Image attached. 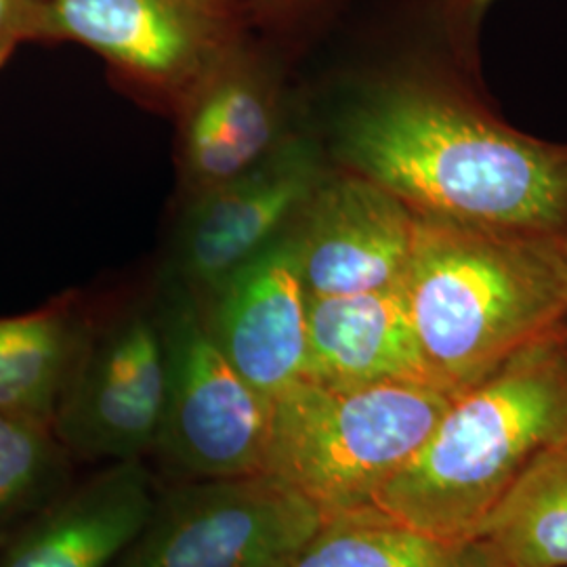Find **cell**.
Masks as SVG:
<instances>
[{
    "mask_svg": "<svg viewBox=\"0 0 567 567\" xmlns=\"http://www.w3.org/2000/svg\"><path fill=\"white\" fill-rule=\"evenodd\" d=\"M286 567H494L475 543H446L374 508L324 522Z\"/></svg>",
    "mask_w": 567,
    "mask_h": 567,
    "instance_id": "obj_17",
    "label": "cell"
},
{
    "mask_svg": "<svg viewBox=\"0 0 567 567\" xmlns=\"http://www.w3.org/2000/svg\"><path fill=\"white\" fill-rule=\"evenodd\" d=\"M324 519L267 473L196 480L156 498L112 567H286Z\"/></svg>",
    "mask_w": 567,
    "mask_h": 567,
    "instance_id": "obj_6",
    "label": "cell"
},
{
    "mask_svg": "<svg viewBox=\"0 0 567 567\" xmlns=\"http://www.w3.org/2000/svg\"><path fill=\"white\" fill-rule=\"evenodd\" d=\"M305 379L328 385L412 383L447 389L426 362L402 286L307 297Z\"/></svg>",
    "mask_w": 567,
    "mask_h": 567,
    "instance_id": "obj_14",
    "label": "cell"
},
{
    "mask_svg": "<svg viewBox=\"0 0 567 567\" xmlns=\"http://www.w3.org/2000/svg\"><path fill=\"white\" fill-rule=\"evenodd\" d=\"M446 32L458 51H468L475 42L480 23L494 0H440Z\"/></svg>",
    "mask_w": 567,
    "mask_h": 567,
    "instance_id": "obj_20",
    "label": "cell"
},
{
    "mask_svg": "<svg viewBox=\"0 0 567 567\" xmlns=\"http://www.w3.org/2000/svg\"><path fill=\"white\" fill-rule=\"evenodd\" d=\"M416 224L402 198L364 175L322 179L290 231L307 297L402 286Z\"/></svg>",
    "mask_w": 567,
    "mask_h": 567,
    "instance_id": "obj_9",
    "label": "cell"
},
{
    "mask_svg": "<svg viewBox=\"0 0 567 567\" xmlns=\"http://www.w3.org/2000/svg\"><path fill=\"white\" fill-rule=\"evenodd\" d=\"M456 393L301 379L271 402L264 473L299 492L324 522L372 508L377 492L421 450Z\"/></svg>",
    "mask_w": 567,
    "mask_h": 567,
    "instance_id": "obj_4",
    "label": "cell"
},
{
    "mask_svg": "<svg viewBox=\"0 0 567 567\" xmlns=\"http://www.w3.org/2000/svg\"><path fill=\"white\" fill-rule=\"evenodd\" d=\"M44 0H0V68L23 42L42 41Z\"/></svg>",
    "mask_w": 567,
    "mask_h": 567,
    "instance_id": "obj_19",
    "label": "cell"
},
{
    "mask_svg": "<svg viewBox=\"0 0 567 567\" xmlns=\"http://www.w3.org/2000/svg\"><path fill=\"white\" fill-rule=\"evenodd\" d=\"M322 182L307 143L286 142L234 182L192 198L182 236L183 276L206 295L278 243Z\"/></svg>",
    "mask_w": 567,
    "mask_h": 567,
    "instance_id": "obj_10",
    "label": "cell"
},
{
    "mask_svg": "<svg viewBox=\"0 0 567 567\" xmlns=\"http://www.w3.org/2000/svg\"><path fill=\"white\" fill-rule=\"evenodd\" d=\"M164 405L166 353L161 320L131 313L100 337L91 332L53 429L72 456L135 461L156 450Z\"/></svg>",
    "mask_w": 567,
    "mask_h": 567,
    "instance_id": "obj_8",
    "label": "cell"
},
{
    "mask_svg": "<svg viewBox=\"0 0 567 567\" xmlns=\"http://www.w3.org/2000/svg\"><path fill=\"white\" fill-rule=\"evenodd\" d=\"M208 297L204 316L215 341L269 404L305 379L307 292L290 231Z\"/></svg>",
    "mask_w": 567,
    "mask_h": 567,
    "instance_id": "obj_11",
    "label": "cell"
},
{
    "mask_svg": "<svg viewBox=\"0 0 567 567\" xmlns=\"http://www.w3.org/2000/svg\"><path fill=\"white\" fill-rule=\"evenodd\" d=\"M402 290L426 362L452 391L482 381L567 318L553 236L419 215Z\"/></svg>",
    "mask_w": 567,
    "mask_h": 567,
    "instance_id": "obj_3",
    "label": "cell"
},
{
    "mask_svg": "<svg viewBox=\"0 0 567 567\" xmlns=\"http://www.w3.org/2000/svg\"><path fill=\"white\" fill-rule=\"evenodd\" d=\"M156 498L142 458L110 463L18 527L0 567H112L142 534Z\"/></svg>",
    "mask_w": 567,
    "mask_h": 567,
    "instance_id": "obj_12",
    "label": "cell"
},
{
    "mask_svg": "<svg viewBox=\"0 0 567 567\" xmlns=\"http://www.w3.org/2000/svg\"><path fill=\"white\" fill-rule=\"evenodd\" d=\"M70 456L51 423L0 410V538L65 492Z\"/></svg>",
    "mask_w": 567,
    "mask_h": 567,
    "instance_id": "obj_18",
    "label": "cell"
},
{
    "mask_svg": "<svg viewBox=\"0 0 567 567\" xmlns=\"http://www.w3.org/2000/svg\"><path fill=\"white\" fill-rule=\"evenodd\" d=\"M553 244H555V252H557V259H559V265L564 269L567 282V227L561 234L553 236Z\"/></svg>",
    "mask_w": 567,
    "mask_h": 567,
    "instance_id": "obj_22",
    "label": "cell"
},
{
    "mask_svg": "<svg viewBox=\"0 0 567 567\" xmlns=\"http://www.w3.org/2000/svg\"><path fill=\"white\" fill-rule=\"evenodd\" d=\"M339 154L421 217L524 236L567 227V145L508 128L442 79L377 86L347 112Z\"/></svg>",
    "mask_w": 567,
    "mask_h": 567,
    "instance_id": "obj_1",
    "label": "cell"
},
{
    "mask_svg": "<svg viewBox=\"0 0 567 567\" xmlns=\"http://www.w3.org/2000/svg\"><path fill=\"white\" fill-rule=\"evenodd\" d=\"M42 41L79 42L145 100L182 112L244 39L225 0H44Z\"/></svg>",
    "mask_w": 567,
    "mask_h": 567,
    "instance_id": "obj_5",
    "label": "cell"
},
{
    "mask_svg": "<svg viewBox=\"0 0 567 567\" xmlns=\"http://www.w3.org/2000/svg\"><path fill=\"white\" fill-rule=\"evenodd\" d=\"M183 182L196 198L269 158L284 137L274 79L240 44L182 107Z\"/></svg>",
    "mask_w": 567,
    "mask_h": 567,
    "instance_id": "obj_13",
    "label": "cell"
},
{
    "mask_svg": "<svg viewBox=\"0 0 567 567\" xmlns=\"http://www.w3.org/2000/svg\"><path fill=\"white\" fill-rule=\"evenodd\" d=\"M243 20L244 13H252L259 18H284L295 16L318 0H225Z\"/></svg>",
    "mask_w": 567,
    "mask_h": 567,
    "instance_id": "obj_21",
    "label": "cell"
},
{
    "mask_svg": "<svg viewBox=\"0 0 567 567\" xmlns=\"http://www.w3.org/2000/svg\"><path fill=\"white\" fill-rule=\"evenodd\" d=\"M161 328L166 405L156 452L194 480L264 473L271 404L225 358L198 305H173Z\"/></svg>",
    "mask_w": 567,
    "mask_h": 567,
    "instance_id": "obj_7",
    "label": "cell"
},
{
    "mask_svg": "<svg viewBox=\"0 0 567 567\" xmlns=\"http://www.w3.org/2000/svg\"><path fill=\"white\" fill-rule=\"evenodd\" d=\"M473 543L494 567H567V437L527 466Z\"/></svg>",
    "mask_w": 567,
    "mask_h": 567,
    "instance_id": "obj_16",
    "label": "cell"
},
{
    "mask_svg": "<svg viewBox=\"0 0 567 567\" xmlns=\"http://www.w3.org/2000/svg\"><path fill=\"white\" fill-rule=\"evenodd\" d=\"M567 437V328L522 347L454 395L421 450L372 508L446 543H473L487 515Z\"/></svg>",
    "mask_w": 567,
    "mask_h": 567,
    "instance_id": "obj_2",
    "label": "cell"
},
{
    "mask_svg": "<svg viewBox=\"0 0 567 567\" xmlns=\"http://www.w3.org/2000/svg\"><path fill=\"white\" fill-rule=\"evenodd\" d=\"M91 326L74 299L0 320V410L53 425Z\"/></svg>",
    "mask_w": 567,
    "mask_h": 567,
    "instance_id": "obj_15",
    "label": "cell"
}]
</instances>
